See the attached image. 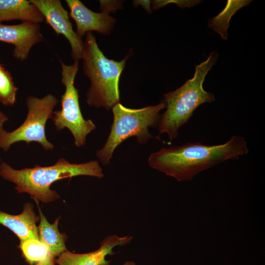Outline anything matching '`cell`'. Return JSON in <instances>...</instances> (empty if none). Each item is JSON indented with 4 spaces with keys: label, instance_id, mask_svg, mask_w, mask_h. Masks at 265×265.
Masks as SVG:
<instances>
[{
    "label": "cell",
    "instance_id": "obj_7",
    "mask_svg": "<svg viewBox=\"0 0 265 265\" xmlns=\"http://www.w3.org/2000/svg\"><path fill=\"white\" fill-rule=\"evenodd\" d=\"M58 100L49 94L42 98L29 96L26 99L27 114L24 122L11 132H6L0 137V148L4 152L13 144L25 141L40 144L45 150H52L54 145L49 142L46 135L45 127L47 120L52 119L53 109Z\"/></svg>",
    "mask_w": 265,
    "mask_h": 265
},
{
    "label": "cell",
    "instance_id": "obj_16",
    "mask_svg": "<svg viewBox=\"0 0 265 265\" xmlns=\"http://www.w3.org/2000/svg\"><path fill=\"white\" fill-rule=\"evenodd\" d=\"M19 247L26 260L31 265H35L43 260L50 254L48 247L35 238L21 241Z\"/></svg>",
    "mask_w": 265,
    "mask_h": 265
},
{
    "label": "cell",
    "instance_id": "obj_15",
    "mask_svg": "<svg viewBox=\"0 0 265 265\" xmlns=\"http://www.w3.org/2000/svg\"><path fill=\"white\" fill-rule=\"evenodd\" d=\"M251 0H228L225 8L209 22V26L219 34L222 39L228 37L229 21L239 9L248 5Z\"/></svg>",
    "mask_w": 265,
    "mask_h": 265
},
{
    "label": "cell",
    "instance_id": "obj_5",
    "mask_svg": "<svg viewBox=\"0 0 265 265\" xmlns=\"http://www.w3.org/2000/svg\"><path fill=\"white\" fill-rule=\"evenodd\" d=\"M165 107L162 101L156 105L136 109L126 107L120 103L113 106L110 132L103 148L96 152V156L102 163L110 164L115 149L131 137H135L137 142L142 144H146L152 138L165 143L149 131L150 127H158L160 111Z\"/></svg>",
    "mask_w": 265,
    "mask_h": 265
},
{
    "label": "cell",
    "instance_id": "obj_11",
    "mask_svg": "<svg viewBox=\"0 0 265 265\" xmlns=\"http://www.w3.org/2000/svg\"><path fill=\"white\" fill-rule=\"evenodd\" d=\"M132 238L129 236L109 235L103 240L97 250L83 254H76L66 250L57 256L55 263L57 265H109L110 262L106 260V257L116 253L113 248L129 243Z\"/></svg>",
    "mask_w": 265,
    "mask_h": 265
},
{
    "label": "cell",
    "instance_id": "obj_19",
    "mask_svg": "<svg viewBox=\"0 0 265 265\" xmlns=\"http://www.w3.org/2000/svg\"><path fill=\"white\" fill-rule=\"evenodd\" d=\"M35 265H55L54 257L50 254L45 259Z\"/></svg>",
    "mask_w": 265,
    "mask_h": 265
},
{
    "label": "cell",
    "instance_id": "obj_4",
    "mask_svg": "<svg viewBox=\"0 0 265 265\" xmlns=\"http://www.w3.org/2000/svg\"><path fill=\"white\" fill-rule=\"evenodd\" d=\"M128 58L120 61L107 58L92 32H86L81 59L84 74L90 81L86 94L89 106L109 110L120 103L119 81Z\"/></svg>",
    "mask_w": 265,
    "mask_h": 265
},
{
    "label": "cell",
    "instance_id": "obj_17",
    "mask_svg": "<svg viewBox=\"0 0 265 265\" xmlns=\"http://www.w3.org/2000/svg\"><path fill=\"white\" fill-rule=\"evenodd\" d=\"M18 91L10 72L4 67L0 71V102L4 106H13Z\"/></svg>",
    "mask_w": 265,
    "mask_h": 265
},
{
    "label": "cell",
    "instance_id": "obj_22",
    "mask_svg": "<svg viewBox=\"0 0 265 265\" xmlns=\"http://www.w3.org/2000/svg\"><path fill=\"white\" fill-rule=\"evenodd\" d=\"M4 66L0 62V71L4 68Z\"/></svg>",
    "mask_w": 265,
    "mask_h": 265
},
{
    "label": "cell",
    "instance_id": "obj_3",
    "mask_svg": "<svg viewBox=\"0 0 265 265\" xmlns=\"http://www.w3.org/2000/svg\"><path fill=\"white\" fill-rule=\"evenodd\" d=\"M218 56L215 52L211 53L205 61L195 66L192 79L175 90L163 95L162 102L166 110L160 115L158 128L159 134L166 133L170 141L178 137L179 129L187 123L198 106L215 100L212 93L204 90L203 82Z\"/></svg>",
    "mask_w": 265,
    "mask_h": 265
},
{
    "label": "cell",
    "instance_id": "obj_9",
    "mask_svg": "<svg viewBox=\"0 0 265 265\" xmlns=\"http://www.w3.org/2000/svg\"><path fill=\"white\" fill-rule=\"evenodd\" d=\"M43 40L40 24L31 22L11 25L0 24V42L12 44L14 46L13 57L21 61L26 60L32 47Z\"/></svg>",
    "mask_w": 265,
    "mask_h": 265
},
{
    "label": "cell",
    "instance_id": "obj_10",
    "mask_svg": "<svg viewBox=\"0 0 265 265\" xmlns=\"http://www.w3.org/2000/svg\"><path fill=\"white\" fill-rule=\"evenodd\" d=\"M65 2L70 9V15L76 23V32L80 38L88 31H95L107 35L113 29L115 19L108 12H95L79 0H66Z\"/></svg>",
    "mask_w": 265,
    "mask_h": 265
},
{
    "label": "cell",
    "instance_id": "obj_8",
    "mask_svg": "<svg viewBox=\"0 0 265 265\" xmlns=\"http://www.w3.org/2000/svg\"><path fill=\"white\" fill-rule=\"evenodd\" d=\"M41 12L46 22L57 34L66 38L71 47V55L75 61L81 59L83 49L81 38L74 30L69 13L59 0H29Z\"/></svg>",
    "mask_w": 265,
    "mask_h": 265
},
{
    "label": "cell",
    "instance_id": "obj_12",
    "mask_svg": "<svg viewBox=\"0 0 265 265\" xmlns=\"http://www.w3.org/2000/svg\"><path fill=\"white\" fill-rule=\"evenodd\" d=\"M39 220L31 203H26L23 212L18 215L0 211V224L8 228L20 241L29 238L39 239L36 222Z\"/></svg>",
    "mask_w": 265,
    "mask_h": 265
},
{
    "label": "cell",
    "instance_id": "obj_2",
    "mask_svg": "<svg viewBox=\"0 0 265 265\" xmlns=\"http://www.w3.org/2000/svg\"><path fill=\"white\" fill-rule=\"evenodd\" d=\"M0 175L14 183L15 189L18 193H27L34 199L47 203L60 197L55 191L50 189L55 182L81 175L102 178L104 174L97 160L77 164L71 163L66 159L60 158L51 166L43 167L36 164L33 168L21 170L14 169L2 162Z\"/></svg>",
    "mask_w": 265,
    "mask_h": 265
},
{
    "label": "cell",
    "instance_id": "obj_21",
    "mask_svg": "<svg viewBox=\"0 0 265 265\" xmlns=\"http://www.w3.org/2000/svg\"><path fill=\"white\" fill-rule=\"evenodd\" d=\"M122 265H135V264L133 261H126Z\"/></svg>",
    "mask_w": 265,
    "mask_h": 265
},
{
    "label": "cell",
    "instance_id": "obj_6",
    "mask_svg": "<svg viewBox=\"0 0 265 265\" xmlns=\"http://www.w3.org/2000/svg\"><path fill=\"white\" fill-rule=\"evenodd\" d=\"M61 82L65 86L61 96L60 110L53 111L52 119L58 131L67 128L72 133L77 147L84 146L87 135L95 130L96 126L91 120H85L81 113L78 90L74 85L79 70V61L67 65L60 61Z\"/></svg>",
    "mask_w": 265,
    "mask_h": 265
},
{
    "label": "cell",
    "instance_id": "obj_14",
    "mask_svg": "<svg viewBox=\"0 0 265 265\" xmlns=\"http://www.w3.org/2000/svg\"><path fill=\"white\" fill-rule=\"evenodd\" d=\"M37 205L40 217V223L37 226L39 240L48 247L51 255L54 257L58 256L67 250L65 245L67 236L64 234H61L58 230L59 218L53 223H50L37 203Z\"/></svg>",
    "mask_w": 265,
    "mask_h": 265
},
{
    "label": "cell",
    "instance_id": "obj_1",
    "mask_svg": "<svg viewBox=\"0 0 265 265\" xmlns=\"http://www.w3.org/2000/svg\"><path fill=\"white\" fill-rule=\"evenodd\" d=\"M248 152L244 138L234 135L221 144L196 142L164 147L152 153L148 162L151 168L178 181H190L200 172L228 160L238 159Z\"/></svg>",
    "mask_w": 265,
    "mask_h": 265
},
{
    "label": "cell",
    "instance_id": "obj_13",
    "mask_svg": "<svg viewBox=\"0 0 265 265\" xmlns=\"http://www.w3.org/2000/svg\"><path fill=\"white\" fill-rule=\"evenodd\" d=\"M14 20L37 24L45 21L42 14L30 0H0V24Z\"/></svg>",
    "mask_w": 265,
    "mask_h": 265
},
{
    "label": "cell",
    "instance_id": "obj_20",
    "mask_svg": "<svg viewBox=\"0 0 265 265\" xmlns=\"http://www.w3.org/2000/svg\"><path fill=\"white\" fill-rule=\"evenodd\" d=\"M8 121L7 116L0 110V137L3 136L6 132L3 129V124Z\"/></svg>",
    "mask_w": 265,
    "mask_h": 265
},
{
    "label": "cell",
    "instance_id": "obj_18",
    "mask_svg": "<svg viewBox=\"0 0 265 265\" xmlns=\"http://www.w3.org/2000/svg\"><path fill=\"white\" fill-rule=\"evenodd\" d=\"M200 0H155L152 3L154 9L164 6L169 3H176L179 7H191L201 2Z\"/></svg>",
    "mask_w": 265,
    "mask_h": 265
}]
</instances>
